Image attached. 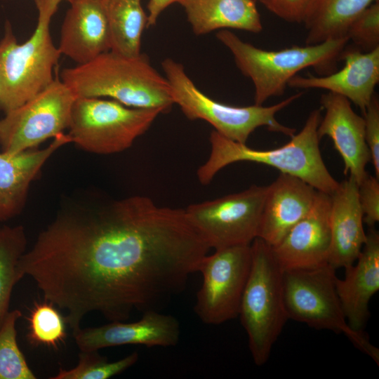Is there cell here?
Masks as SVG:
<instances>
[{
  "instance_id": "obj_29",
  "label": "cell",
  "mask_w": 379,
  "mask_h": 379,
  "mask_svg": "<svg viewBox=\"0 0 379 379\" xmlns=\"http://www.w3.org/2000/svg\"><path fill=\"white\" fill-rule=\"evenodd\" d=\"M346 36L355 48L368 52L379 47V1L365 8L349 25Z\"/></svg>"
},
{
  "instance_id": "obj_5",
  "label": "cell",
  "mask_w": 379,
  "mask_h": 379,
  "mask_svg": "<svg viewBox=\"0 0 379 379\" xmlns=\"http://www.w3.org/2000/svg\"><path fill=\"white\" fill-rule=\"evenodd\" d=\"M62 0H34L38 11L32 36L18 44L6 22L0 41V110L13 109L44 90L54 80L61 53L51 36V19Z\"/></svg>"
},
{
  "instance_id": "obj_6",
  "label": "cell",
  "mask_w": 379,
  "mask_h": 379,
  "mask_svg": "<svg viewBox=\"0 0 379 379\" xmlns=\"http://www.w3.org/2000/svg\"><path fill=\"white\" fill-rule=\"evenodd\" d=\"M251 264L238 317L257 366L269 359L272 349L288 320L284 300L283 270L272 247L259 238L251 244Z\"/></svg>"
},
{
  "instance_id": "obj_27",
  "label": "cell",
  "mask_w": 379,
  "mask_h": 379,
  "mask_svg": "<svg viewBox=\"0 0 379 379\" xmlns=\"http://www.w3.org/2000/svg\"><path fill=\"white\" fill-rule=\"evenodd\" d=\"M19 310L9 311L0 326V379H36L17 343Z\"/></svg>"
},
{
  "instance_id": "obj_23",
  "label": "cell",
  "mask_w": 379,
  "mask_h": 379,
  "mask_svg": "<svg viewBox=\"0 0 379 379\" xmlns=\"http://www.w3.org/2000/svg\"><path fill=\"white\" fill-rule=\"evenodd\" d=\"M379 0H312L302 23L305 45L347 37V28L365 8Z\"/></svg>"
},
{
  "instance_id": "obj_7",
  "label": "cell",
  "mask_w": 379,
  "mask_h": 379,
  "mask_svg": "<svg viewBox=\"0 0 379 379\" xmlns=\"http://www.w3.org/2000/svg\"><path fill=\"white\" fill-rule=\"evenodd\" d=\"M174 104H177L190 120L201 119L209 123L224 137L246 144L249 135L258 128L292 137L295 129L286 126L276 119V114L302 95L297 93L271 106L237 107L218 102L205 95L187 74L182 64L171 58L161 62Z\"/></svg>"
},
{
  "instance_id": "obj_11",
  "label": "cell",
  "mask_w": 379,
  "mask_h": 379,
  "mask_svg": "<svg viewBox=\"0 0 379 379\" xmlns=\"http://www.w3.org/2000/svg\"><path fill=\"white\" fill-rule=\"evenodd\" d=\"M251 264V244L215 249L199 263L203 281L194 311L206 324L219 325L238 317Z\"/></svg>"
},
{
  "instance_id": "obj_3",
  "label": "cell",
  "mask_w": 379,
  "mask_h": 379,
  "mask_svg": "<svg viewBox=\"0 0 379 379\" xmlns=\"http://www.w3.org/2000/svg\"><path fill=\"white\" fill-rule=\"evenodd\" d=\"M321 108L312 110L298 134L283 146L267 150L252 149L230 140L215 130L210 134L211 152L207 160L198 168L197 178L208 185L216 173L229 164L251 161L270 166L281 173L298 177L317 191L331 194L339 182L327 169L319 149L317 128Z\"/></svg>"
},
{
  "instance_id": "obj_19",
  "label": "cell",
  "mask_w": 379,
  "mask_h": 379,
  "mask_svg": "<svg viewBox=\"0 0 379 379\" xmlns=\"http://www.w3.org/2000/svg\"><path fill=\"white\" fill-rule=\"evenodd\" d=\"M344 279L336 278V291L349 326L364 332L370 317L368 305L379 290V234L371 227L354 263Z\"/></svg>"
},
{
  "instance_id": "obj_10",
  "label": "cell",
  "mask_w": 379,
  "mask_h": 379,
  "mask_svg": "<svg viewBox=\"0 0 379 379\" xmlns=\"http://www.w3.org/2000/svg\"><path fill=\"white\" fill-rule=\"evenodd\" d=\"M77 97L58 77L44 90L0 119L3 152L16 154L32 149L68 128Z\"/></svg>"
},
{
  "instance_id": "obj_8",
  "label": "cell",
  "mask_w": 379,
  "mask_h": 379,
  "mask_svg": "<svg viewBox=\"0 0 379 379\" xmlns=\"http://www.w3.org/2000/svg\"><path fill=\"white\" fill-rule=\"evenodd\" d=\"M335 269L328 263L283 272L284 305L288 319L316 329L344 334L360 351L379 364V350L364 332L348 324L335 288Z\"/></svg>"
},
{
  "instance_id": "obj_36",
  "label": "cell",
  "mask_w": 379,
  "mask_h": 379,
  "mask_svg": "<svg viewBox=\"0 0 379 379\" xmlns=\"http://www.w3.org/2000/svg\"><path fill=\"white\" fill-rule=\"evenodd\" d=\"M0 229H1V227H0Z\"/></svg>"
},
{
  "instance_id": "obj_28",
  "label": "cell",
  "mask_w": 379,
  "mask_h": 379,
  "mask_svg": "<svg viewBox=\"0 0 379 379\" xmlns=\"http://www.w3.org/2000/svg\"><path fill=\"white\" fill-rule=\"evenodd\" d=\"M139 354L133 352L119 360L109 362L98 351H81L77 365L71 369L60 368L52 379H108L133 366Z\"/></svg>"
},
{
  "instance_id": "obj_31",
  "label": "cell",
  "mask_w": 379,
  "mask_h": 379,
  "mask_svg": "<svg viewBox=\"0 0 379 379\" xmlns=\"http://www.w3.org/2000/svg\"><path fill=\"white\" fill-rule=\"evenodd\" d=\"M363 114L365 139L375 177L379 178V101L375 94Z\"/></svg>"
},
{
  "instance_id": "obj_13",
  "label": "cell",
  "mask_w": 379,
  "mask_h": 379,
  "mask_svg": "<svg viewBox=\"0 0 379 379\" xmlns=\"http://www.w3.org/2000/svg\"><path fill=\"white\" fill-rule=\"evenodd\" d=\"M330 208V194L317 191L310 212L272 247L283 271L317 267L328 263Z\"/></svg>"
},
{
  "instance_id": "obj_34",
  "label": "cell",
  "mask_w": 379,
  "mask_h": 379,
  "mask_svg": "<svg viewBox=\"0 0 379 379\" xmlns=\"http://www.w3.org/2000/svg\"><path fill=\"white\" fill-rule=\"evenodd\" d=\"M253 1H254L255 3H258H258H260V4H262L265 0H253Z\"/></svg>"
},
{
  "instance_id": "obj_35",
  "label": "cell",
  "mask_w": 379,
  "mask_h": 379,
  "mask_svg": "<svg viewBox=\"0 0 379 379\" xmlns=\"http://www.w3.org/2000/svg\"><path fill=\"white\" fill-rule=\"evenodd\" d=\"M62 1H63V0H62ZM65 1H68V2L70 4L71 2H72V1H74V0H65Z\"/></svg>"
},
{
  "instance_id": "obj_21",
  "label": "cell",
  "mask_w": 379,
  "mask_h": 379,
  "mask_svg": "<svg viewBox=\"0 0 379 379\" xmlns=\"http://www.w3.org/2000/svg\"><path fill=\"white\" fill-rule=\"evenodd\" d=\"M69 142L70 136L61 133L41 149H32L16 154L0 153V221L21 212L32 181L51 155Z\"/></svg>"
},
{
  "instance_id": "obj_33",
  "label": "cell",
  "mask_w": 379,
  "mask_h": 379,
  "mask_svg": "<svg viewBox=\"0 0 379 379\" xmlns=\"http://www.w3.org/2000/svg\"><path fill=\"white\" fill-rule=\"evenodd\" d=\"M178 1V0H149L147 6V27L155 25L161 13L170 5Z\"/></svg>"
},
{
  "instance_id": "obj_12",
  "label": "cell",
  "mask_w": 379,
  "mask_h": 379,
  "mask_svg": "<svg viewBox=\"0 0 379 379\" xmlns=\"http://www.w3.org/2000/svg\"><path fill=\"white\" fill-rule=\"evenodd\" d=\"M267 186L248 189L222 197L194 204L185 211L210 248L251 244L258 232Z\"/></svg>"
},
{
  "instance_id": "obj_30",
  "label": "cell",
  "mask_w": 379,
  "mask_h": 379,
  "mask_svg": "<svg viewBox=\"0 0 379 379\" xmlns=\"http://www.w3.org/2000/svg\"><path fill=\"white\" fill-rule=\"evenodd\" d=\"M358 194L364 222L373 227L379 220L378 178L367 173L358 185Z\"/></svg>"
},
{
  "instance_id": "obj_2",
  "label": "cell",
  "mask_w": 379,
  "mask_h": 379,
  "mask_svg": "<svg viewBox=\"0 0 379 379\" xmlns=\"http://www.w3.org/2000/svg\"><path fill=\"white\" fill-rule=\"evenodd\" d=\"M60 80L77 97L109 98L163 112L174 105L168 80L144 53L129 57L109 51L86 63L64 68Z\"/></svg>"
},
{
  "instance_id": "obj_25",
  "label": "cell",
  "mask_w": 379,
  "mask_h": 379,
  "mask_svg": "<svg viewBox=\"0 0 379 379\" xmlns=\"http://www.w3.org/2000/svg\"><path fill=\"white\" fill-rule=\"evenodd\" d=\"M26 246L27 237L22 225L0 229V326L9 312L13 287L21 280L17 267Z\"/></svg>"
},
{
  "instance_id": "obj_24",
  "label": "cell",
  "mask_w": 379,
  "mask_h": 379,
  "mask_svg": "<svg viewBox=\"0 0 379 379\" xmlns=\"http://www.w3.org/2000/svg\"><path fill=\"white\" fill-rule=\"evenodd\" d=\"M107 19L111 49L125 56L141 53V39L148 17L141 0H102Z\"/></svg>"
},
{
  "instance_id": "obj_26",
  "label": "cell",
  "mask_w": 379,
  "mask_h": 379,
  "mask_svg": "<svg viewBox=\"0 0 379 379\" xmlns=\"http://www.w3.org/2000/svg\"><path fill=\"white\" fill-rule=\"evenodd\" d=\"M57 308L45 300L34 304L27 317V338L31 345L57 348L65 342L67 324Z\"/></svg>"
},
{
  "instance_id": "obj_14",
  "label": "cell",
  "mask_w": 379,
  "mask_h": 379,
  "mask_svg": "<svg viewBox=\"0 0 379 379\" xmlns=\"http://www.w3.org/2000/svg\"><path fill=\"white\" fill-rule=\"evenodd\" d=\"M180 335L178 320L156 310L144 311L142 317L134 322L111 321L97 327H80L73 331L80 351H98L126 345L172 347L178 344Z\"/></svg>"
},
{
  "instance_id": "obj_15",
  "label": "cell",
  "mask_w": 379,
  "mask_h": 379,
  "mask_svg": "<svg viewBox=\"0 0 379 379\" xmlns=\"http://www.w3.org/2000/svg\"><path fill=\"white\" fill-rule=\"evenodd\" d=\"M321 119L317 134L321 140L328 136L344 162V173H349L359 185L368 173L366 166L371 161L365 139L364 118L352 108L350 101L340 95L328 92L320 98Z\"/></svg>"
},
{
  "instance_id": "obj_1",
  "label": "cell",
  "mask_w": 379,
  "mask_h": 379,
  "mask_svg": "<svg viewBox=\"0 0 379 379\" xmlns=\"http://www.w3.org/2000/svg\"><path fill=\"white\" fill-rule=\"evenodd\" d=\"M211 249L185 209L144 196L64 208L19 260L72 331L91 312L124 321L182 292Z\"/></svg>"
},
{
  "instance_id": "obj_4",
  "label": "cell",
  "mask_w": 379,
  "mask_h": 379,
  "mask_svg": "<svg viewBox=\"0 0 379 379\" xmlns=\"http://www.w3.org/2000/svg\"><path fill=\"white\" fill-rule=\"evenodd\" d=\"M215 35L230 51L239 71L253 82L254 102L258 105H262L270 98L283 95L288 81L305 68L313 67L319 75L335 71L350 42L347 37H343L317 44L267 51L241 40L229 29L219 30Z\"/></svg>"
},
{
  "instance_id": "obj_17",
  "label": "cell",
  "mask_w": 379,
  "mask_h": 379,
  "mask_svg": "<svg viewBox=\"0 0 379 379\" xmlns=\"http://www.w3.org/2000/svg\"><path fill=\"white\" fill-rule=\"evenodd\" d=\"M317 192L302 179L281 173L267 186L257 238L277 245L310 212Z\"/></svg>"
},
{
  "instance_id": "obj_20",
  "label": "cell",
  "mask_w": 379,
  "mask_h": 379,
  "mask_svg": "<svg viewBox=\"0 0 379 379\" xmlns=\"http://www.w3.org/2000/svg\"><path fill=\"white\" fill-rule=\"evenodd\" d=\"M331 248L328 264L346 268L354 263L366 241L358 184L350 176L330 194Z\"/></svg>"
},
{
  "instance_id": "obj_16",
  "label": "cell",
  "mask_w": 379,
  "mask_h": 379,
  "mask_svg": "<svg viewBox=\"0 0 379 379\" xmlns=\"http://www.w3.org/2000/svg\"><path fill=\"white\" fill-rule=\"evenodd\" d=\"M340 60L343 67L326 75H295L288 84L293 88L324 89L348 99L362 112L375 95L379 81V47L364 52L355 47L345 48Z\"/></svg>"
},
{
  "instance_id": "obj_18",
  "label": "cell",
  "mask_w": 379,
  "mask_h": 379,
  "mask_svg": "<svg viewBox=\"0 0 379 379\" xmlns=\"http://www.w3.org/2000/svg\"><path fill=\"white\" fill-rule=\"evenodd\" d=\"M61 55L77 65L86 63L110 51V34L102 0H74L62 24Z\"/></svg>"
},
{
  "instance_id": "obj_9",
  "label": "cell",
  "mask_w": 379,
  "mask_h": 379,
  "mask_svg": "<svg viewBox=\"0 0 379 379\" xmlns=\"http://www.w3.org/2000/svg\"><path fill=\"white\" fill-rule=\"evenodd\" d=\"M160 109L126 106L105 98L77 97L68 126L72 142L95 154L122 152L144 134Z\"/></svg>"
},
{
  "instance_id": "obj_22",
  "label": "cell",
  "mask_w": 379,
  "mask_h": 379,
  "mask_svg": "<svg viewBox=\"0 0 379 379\" xmlns=\"http://www.w3.org/2000/svg\"><path fill=\"white\" fill-rule=\"evenodd\" d=\"M178 3L197 36L230 29L252 33L262 30L253 0H178Z\"/></svg>"
},
{
  "instance_id": "obj_32",
  "label": "cell",
  "mask_w": 379,
  "mask_h": 379,
  "mask_svg": "<svg viewBox=\"0 0 379 379\" xmlns=\"http://www.w3.org/2000/svg\"><path fill=\"white\" fill-rule=\"evenodd\" d=\"M312 0H265L269 11L288 22L302 23Z\"/></svg>"
}]
</instances>
